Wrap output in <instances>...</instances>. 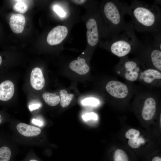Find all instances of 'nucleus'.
Segmentation results:
<instances>
[{
	"mask_svg": "<svg viewBox=\"0 0 161 161\" xmlns=\"http://www.w3.org/2000/svg\"><path fill=\"white\" fill-rule=\"evenodd\" d=\"M25 22V18L23 15L15 14L11 16L9 24L13 32L19 34L22 33L23 31Z\"/></svg>",
	"mask_w": 161,
	"mask_h": 161,
	"instance_id": "9b49d317",
	"label": "nucleus"
},
{
	"mask_svg": "<svg viewBox=\"0 0 161 161\" xmlns=\"http://www.w3.org/2000/svg\"><path fill=\"white\" fill-rule=\"evenodd\" d=\"M40 106L41 105L39 103L33 104L30 105L29 108L30 111H32L38 109Z\"/></svg>",
	"mask_w": 161,
	"mask_h": 161,
	"instance_id": "393cba45",
	"label": "nucleus"
},
{
	"mask_svg": "<svg viewBox=\"0 0 161 161\" xmlns=\"http://www.w3.org/2000/svg\"><path fill=\"white\" fill-rule=\"evenodd\" d=\"M2 62V58L1 56L0 55V65Z\"/></svg>",
	"mask_w": 161,
	"mask_h": 161,
	"instance_id": "cd10ccee",
	"label": "nucleus"
},
{
	"mask_svg": "<svg viewBox=\"0 0 161 161\" xmlns=\"http://www.w3.org/2000/svg\"><path fill=\"white\" fill-rule=\"evenodd\" d=\"M16 129L20 134L26 137L37 136L41 132V130L39 128L24 123L18 124L16 126Z\"/></svg>",
	"mask_w": 161,
	"mask_h": 161,
	"instance_id": "ddd939ff",
	"label": "nucleus"
},
{
	"mask_svg": "<svg viewBox=\"0 0 161 161\" xmlns=\"http://www.w3.org/2000/svg\"><path fill=\"white\" fill-rule=\"evenodd\" d=\"M140 77L145 82L150 83L155 80H160L161 73L155 69L149 68L144 70Z\"/></svg>",
	"mask_w": 161,
	"mask_h": 161,
	"instance_id": "2eb2a0df",
	"label": "nucleus"
},
{
	"mask_svg": "<svg viewBox=\"0 0 161 161\" xmlns=\"http://www.w3.org/2000/svg\"><path fill=\"white\" fill-rule=\"evenodd\" d=\"M126 138L128 140V143L131 148L137 149L145 143V140L140 136V132L137 129L131 128L125 134Z\"/></svg>",
	"mask_w": 161,
	"mask_h": 161,
	"instance_id": "1a4fd4ad",
	"label": "nucleus"
},
{
	"mask_svg": "<svg viewBox=\"0 0 161 161\" xmlns=\"http://www.w3.org/2000/svg\"><path fill=\"white\" fill-rule=\"evenodd\" d=\"M72 2L76 4L81 5L84 3L86 1L85 0H71Z\"/></svg>",
	"mask_w": 161,
	"mask_h": 161,
	"instance_id": "bb28decb",
	"label": "nucleus"
},
{
	"mask_svg": "<svg viewBox=\"0 0 161 161\" xmlns=\"http://www.w3.org/2000/svg\"><path fill=\"white\" fill-rule=\"evenodd\" d=\"M11 154L10 148L6 146L0 148V161H9Z\"/></svg>",
	"mask_w": 161,
	"mask_h": 161,
	"instance_id": "6ab92c4d",
	"label": "nucleus"
},
{
	"mask_svg": "<svg viewBox=\"0 0 161 161\" xmlns=\"http://www.w3.org/2000/svg\"><path fill=\"white\" fill-rule=\"evenodd\" d=\"M24 1L23 0L16 1L17 2L13 6V10L21 13H25L27 11L28 6Z\"/></svg>",
	"mask_w": 161,
	"mask_h": 161,
	"instance_id": "aec40b11",
	"label": "nucleus"
},
{
	"mask_svg": "<svg viewBox=\"0 0 161 161\" xmlns=\"http://www.w3.org/2000/svg\"><path fill=\"white\" fill-rule=\"evenodd\" d=\"M42 97L45 103L51 106H55L60 102V97L55 93H44Z\"/></svg>",
	"mask_w": 161,
	"mask_h": 161,
	"instance_id": "f3484780",
	"label": "nucleus"
},
{
	"mask_svg": "<svg viewBox=\"0 0 161 161\" xmlns=\"http://www.w3.org/2000/svg\"><path fill=\"white\" fill-rule=\"evenodd\" d=\"M14 92L13 83L9 80H5L0 84V100L7 101L10 99Z\"/></svg>",
	"mask_w": 161,
	"mask_h": 161,
	"instance_id": "f8f14e48",
	"label": "nucleus"
},
{
	"mask_svg": "<svg viewBox=\"0 0 161 161\" xmlns=\"http://www.w3.org/2000/svg\"><path fill=\"white\" fill-rule=\"evenodd\" d=\"M68 33V30L66 27L58 26L49 32L47 37V41L50 45L58 44L66 38Z\"/></svg>",
	"mask_w": 161,
	"mask_h": 161,
	"instance_id": "423d86ee",
	"label": "nucleus"
},
{
	"mask_svg": "<svg viewBox=\"0 0 161 161\" xmlns=\"http://www.w3.org/2000/svg\"><path fill=\"white\" fill-rule=\"evenodd\" d=\"M128 5L123 1L114 0L107 1L104 4L103 13L106 20L108 32L112 38L124 30L129 23L124 16L127 14Z\"/></svg>",
	"mask_w": 161,
	"mask_h": 161,
	"instance_id": "f03ea898",
	"label": "nucleus"
},
{
	"mask_svg": "<svg viewBox=\"0 0 161 161\" xmlns=\"http://www.w3.org/2000/svg\"><path fill=\"white\" fill-rule=\"evenodd\" d=\"M83 118L85 121L90 120H96L98 119L97 115L94 113L91 112L86 113L83 116Z\"/></svg>",
	"mask_w": 161,
	"mask_h": 161,
	"instance_id": "4be33fe9",
	"label": "nucleus"
},
{
	"mask_svg": "<svg viewBox=\"0 0 161 161\" xmlns=\"http://www.w3.org/2000/svg\"><path fill=\"white\" fill-rule=\"evenodd\" d=\"M1 115L0 114V123H1V122H2V120H1Z\"/></svg>",
	"mask_w": 161,
	"mask_h": 161,
	"instance_id": "c85d7f7f",
	"label": "nucleus"
},
{
	"mask_svg": "<svg viewBox=\"0 0 161 161\" xmlns=\"http://www.w3.org/2000/svg\"><path fill=\"white\" fill-rule=\"evenodd\" d=\"M69 67L72 71L81 75L87 73L89 70V66L83 58L72 61L69 64Z\"/></svg>",
	"mask_w": 161,
	"mask_h": 161,
	"instance_id": "4468645a",
	"label": "nucleus"
},
{
	"mask_svg": "<svg viewBox=\"0 0 161 161\" xmlns=\"http://www.w3.org/2000/svg\"><path fill=\"white\" fill-rule=\"evenodd\" d=\"M29 161H38L35 160H31Z\"/></svg>",
	"mask_w": 161,
	"mask_h": 161,
	"instance_id": "c756f323",
	"label": "nucleus"
},
{
	"mask_svg": "<svg viewBox=\"0 0 161 161\" xmlns=\"http://www.w3.org/2000/svg\"><path fill=\"white\" fill-rule=\"evenodd\" d=\"M141 42L136 36L133 25L130 22L124 30L112 38L108 47L112 54L122 58L134 52Z\"/></svg>",
	"mask_w": 161,
	"mask_h": 161,
	"instance_id": "7ed1b4c3",
	"label": "nucleus"
},
{
	"mask_svg": "<svg viewBox=\"0 0 161 161\" xmlns=\"http://www.w3.org/2000/svg\"><path fill=\"white\" fill-rule=\"evenodd\" d=\"M148 160L147 161H161V157L160 155H155L150 157Z\"/></svg>",
	"mask_w": 161,
	"mask_h": 161,
	"instance_id": "b1692460",
	"label": "nucleus"
},
{
	"mask_svg": "<svg viewBox=\"0 0 161 161\" xmlns=\"http://www.w3.org/2000/svg\"><path fill=\"white\" fill-rule=\"evenodd\" d=\"M122 58L119 64L125 70V78L130 81L136 80L138 76L139 66L142 64L138 60H129L126 56Z\"/></svg>",
	"mask_w": 161,
	"mask_h": 161,
	"instance_id": "20e7f679",
	"label": "nucleus"
},
{
	"mask_svg": "<svg viewBox=\"0 0 161 161\" xmlns=\"http://www.w3.org/2000/svg\"><path fill=\"white\" fill-rule=\"evenodd\" d=\"M111 157V161H134L127 152L120 148L114 151Z\"/></svg>",
	"mask_w": 161,
	"mask_h": 161,
	"instance_id": "dca6fc26",
	"label": "nucleus"
},
{
	"mask_svg": "<svg viewBox=\"0 0 161 161\" xmlns=\"http://www.w3.org/2000/svg\"><path fill=\"white\" fill-rule=\"evenodd\" d=\"M53 9L56 13L60 16L64 17L65 15V12L64 11L63 9L59 6L55 5Z\"/></svg>",
	"mask_w": 161,
	"mask_h": 161,
	"instance_id": "5701e85b",
	"label": "nucleus"
},
{
	"mask_svg": "<svg viewBox=\"0 0 161 161\" xmlns=\"http://www.w3.org/2000/svg\"><path fill=\"white\" fill-rule=\"evenodd\" d=\"M84 105L96 106L100 103L99 100L93 97H89L85 98L81 101Z\"/></svg>",
	"mask_w": 161,
	"mask_h": 161,
	"instance_id": "412c9836",
	"label": "nucleus"
},
{
	"mask_svg": "<svg viewBox=\"0 0 161 161\" xmlns=\"http://www.w3.org/2000/svg\"><path fill=\"white\" fill-rule=\"evenodd\" d=\"M107 92L113 97L117 99H123L129 93L127 85L121 82L112 80L109 82L106 86Z\"/></svg>",
	"mask_w": 161,
	"mask_h": 161,
	"instance_id": "39448f33",
	"label": "nucleus"
},
{
	"mask_svg": "<svg viewBox=\"0 0 161 161\" xmlns=\"http://www.w3.org/2000/svg\"><path fill=\"white\" fill-rule=\"evenodd\" d=\"M86 25L88 43L90 46H95L97 44L99 39L97 22L95 19L91 18L87 21Z\"/></svg>",
	"mask_w": 161,
	"mask_h": 161,
	"instance_id": "0eeeda50",
	"label": "nucleus"
},
{
	"mask_svg": "<svg viewBox=\"0 0 161 161\" xmlns=\"http://www.w3.org/2000/svg\"><path fill=\"white\" fill-rule=\"evenodd\" d=\"M59 94L61 106L63 108L67 107L72 101L73 97V94H68L65 89L61 90Z\"/></svg>",
	"mask_w": 161,
	"mask_h": 161,
	"instance_id": "a211bd4d",
	"label": "nucleus"
},
{
	"mask_svg": "<svg viewBox=\"0 0 161 161\" xmlns=\"http://www.w3.org/2000/svg\"><path fill=\"white\" fill-rule=\"evenodd\" d=\"M32 122L33 124L40 126H42L43 125V122L41 121L35 119H33Z\"/></svg>",
	"mask_w": 161,
	"mask_h": 161,
	"instance_id": "a878e982",
	"label": "nucleus"
},
{
	"mask_svg": "<svg viewBox=\"0 0 161 161\" xmlns=\"http://www.w3.org/2000/svg\"><path fill=\"white\" fill-rule=\"evenodd\" d=\"M127 14L135 30L152 35L161 33V11L157 5L133 0L128 6Z\"/></svg>",
	"mask_w": 161,
	"mask_h": 161,
	"instance_id": "f257e3e1",
	"label": "nucleus"
},
{
	"mask_svg": "<svg viewBox=\"0 0 161 161\" xmlns=\"http://www.w3.org/2000/svg\"><path fill=\"white\" fill-rule=\"evenodd\" d=\"M30 82L32 87L35 90H40L44 87L45 80L40 68L35 67L32 70L30 74Z\"/></svg>",
	"mask_w": 161,
	"mask_h": 161,
	"instance_id": "9d476101",
	"label": "nucleus"
},
{
	"mask_svg": "<svg viewBox=\"0 0 161 161\" xmlns=\"http://www.w3.org/2000/svg\"><path fill=\"white\" fill-rule=\"evenodd\" d=\"M156 101L153 97L146 98L144 101L142 110L141 115L145 121H149L154 117L156 110Z\"/></svg>",
	"mask_w": 161,
	"mask_h": 161,
	"instance_id": "6e6552de",
	"label": "nucleus"
}]
</instances>
